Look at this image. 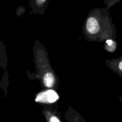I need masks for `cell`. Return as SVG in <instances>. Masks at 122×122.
<instances>
[{"instance_id":"cell-1","label":"cell","mask_w":122,"mask_h":122,"mask_svg":"<svg viewBox=\"0 0 122 122\" xmlns=\"http://www.w3.org/2000/svg\"><path fill=\"white\" fill-rule=\"evenodd\" d=\"M58 99V95L54 91L48 90L42 92L37 95L36 102H44V103H53Z\"/></svg>"},{"instance_id":"cell-2","label":"cell","mask_w":122,"mask_h":122,"mask_svg":"<svg viewBox=\"0 0 122 122\" xmlns=\"http://www.w3.org/2000/svg\"><path fill=\"white\" fill-rule=\"evenodd\" d=\"M86 29L91 34H95L99 31L100 26L97 19L94 17H90L88 19L86 23Z\"/></svg>"},{"instance_id":"cell-3","label":"cell","mask_w":122,"mask_h":122,"mask_svg":"<svg viewBox=\"0 0 122 122\" xmlns=\"http://www.w3.org/2000/svg\"><path fill=\"white\" fill-rule=\"evenodd\" d=\"M55 82V78L51 73H47L44 75V83L46 87L51 88L54 85Z\"/></svg>"},{"instance_id":"cell-4","label":"cell","mask_w":122,"mask_h":122,"mask_svg":"<svg viewBox=\"0 0 122 122\" xmlns=\"http://www.w3.org/2000/svg\"><path fill=\"white\" fill-rule=\"evenodd\" d=\"M1 47L0 46V67L1 66V62H2V60H1V58H2V56H1Z\"/></svg>"},{"instance_id":"cell-5","label":"cell","mask_w":122,"mask_h":122,"mask_svg":"<svg viewBox=\"0 0 122 122\" xmlns=\"http://www.w3.org/2000/svg\"><path fill=\"white\" fill-rule=\"evenodd\" d=\"M37 1H38V2H39V3H42V2H44L45 0H37Z\"/></svg>"}]
</instances>
